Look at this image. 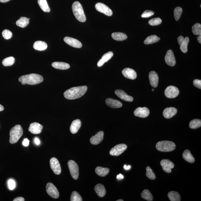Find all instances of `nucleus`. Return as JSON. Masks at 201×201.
<instances>
[{
	"label": "nucleus",
	"mask_w": 201,
	"mask_h": 201,
	"mask_svg": "<svg viewBox=\"0 0 201 201\" xmlns=\"http://www.w3.org/2000/svg\"><path fill=\"white\" fill-rule=\"evenodd\" d=\"M86 86L75 87L70 88L64 93V96L66 99L72 100L78 99L84 95L87 90Z\"/></svg>",
	"instance_id": "1"
},
{
	"label": "nucleus",
	"mask_w": 201,
	"mask_h": 201,
	"mask_svg": "<svg viewBox=\"0 0 201 201\" xmlns=\"http://www.w3.org/2000/svg\"><path fill=\"white\" fill-rule=\"evenodd\" d=\"M43 78L41 75L35 73L22 76L19 78V81L22 85L27 84L35 85L39 84L43 81Z\"/></svg>",
	"instance_id": "2"
},
{
	"label": "nucleus",
	"mask_w": 201,
	"mask_h": 201,
	"mask_svg": "<svg viewBox=\"0 0 201 201\" xmlns=\"http://www.w3.org/2000/svg\"><path fill=\"white\" fill-rule=\"evenodd\" d=\"M72 9L74 15L77 20L82 22L86 21V17L83 6L79 2L76 1L73 3Z\"/></svg>",
	"instance_id": "3"
},
{
	"label": "nucleus",
	"mask_w": 201,
	"mask_h": 201,
	"mask_svg": "<svg viewBox=\"0 0 201 201\" xmlns=\"http://www.w3.org/2000/svg\"><path fill=\"white\" fill-rule=\"evenodd\" d=\"M23 131L20 125H16L11 128L10 131L9 142L14 144L18 141L21 137L23 135Z\"/></svg>",
	"instance_id": "4"
},
{
	"label": "nucleus",
	"mask_w": 201,
	"mask_h": 201,
	"mask_svg": "<svg viewBox=\"0 0 201 201\" xmlns=\"http://www.w3.org/2000/svg\"><path fill=\"white\" fill-rule=\"evenodd\" d=\"M157 150L162 152H170L174 150L176 145L172 141H159L156 145Z\"/></svg>",
	"instance_id": "5"
},
{
	"label": "nucleus",
	"mask_w": 201,
	"mask_h": 201,
	"mask_svg": "<svg viewBox=\"0 0 201 201\" xmlns=\"http://www.w3.org/2000/svg\"><path fill=\"white\" fill-rule=\"evenodd\" d=\"M70 174L74 179H78L79 176V167L76 162L73 160H70L67 163Z\"/></svg>",
	"instance_id": "6"
},
{
	"label": "nucleus",
	"mask_w": 201,
	"mask_h": 201,
	"mask_svg": "<svg viewBox=\"0 0 201 201\" xmlns=\"http://www.w3.org/2000/svg\"><path fill=\"white\" fill-rule=\"evenodd\" d=\"M46 190L47 194L54 199L58 198L59 193L58 190L52 183H48L46 186Z\"/></svg>",
	"instance_id": "7"
},
{
	"label": "nucleus",
	"mask_w": 201,
	"mask_h": 201,
	"mask_svg": "<svg viewBox=\"0 0 201 201\" xmlns=\"http://www.w3.org/2000/svg\"><path fill=\"white\" fill-rule=\"evenodd\" d=\"M180 92L178 88L176 86H170L166 88L165 91V95L167 98L173 99L179 95Z\"/></svg>",
	"instance_id": "8"
},
{
	"label": "nucleus",
	"mask_w": 201,
	"mask_h": 201,
	"mask_svg": "<svg viewBox=\"0 0 201 201\" xmlns=\"http://www.w3.org/2000/svg\"><path fill=\"white\" fill-rule=\"evenodd\" d=\"M127 148V146L125 144H117L112 148L110 151V155L118 156L122 154Z\"/></svg>",
	"instance_id": "9"
},
{
	"label": "nucleus",
	"mask_w": 201,
	"mask_h": 201,
	"mask_svg": "<svg viewBox=\"0 0 201 201\" xmlns=\"http://www.w3.org/2000/svg\"><path fill=\"white\" fill-rule=\"evenodd\" d=\"M96 10L108 16L112 15V12L108 6L102 3H98L95 6Z\"/></svg>",
	"instance_id": "10"
},
{
	"label": "nucleus",
	"mask_w": 201,
	"mask_h": 201,
	"mask_svg": "<svg viewBox=\"0 0 201 201\" xmlns=\"http://www.w3.org/2000/svg\"><path fill=\"white\" fill-rule=\"evenodd\" d=\"M51 170L56 175H59L61 173V168L59 160L56 157H52L50 161Z\"/></svg>",
	"instance_id": "11"
},
{
	"label": "nucleus",
	"mask_w": 201,
	"mask_h": 201,
	"mask_svg": "<svg viewBox=\"0 0 201 201\" xmlns=\"http://www.w3.org/2000/svg\"><path fill=\"white\" fill-rule=\"evenodd\" d=\"M160 164L164 171L167 173H170L172 171V169L174 168V164L173 162L169 160L164 159L160 161Z\"/></svg>",
	"instance_id": "12"
},
{
	"label": "nucleus",
	"mask_w": 201,
	"mask_h": 201,
	"mask_svg": "<svg viewBox=\"0 0 201 201\" xmlns=\"http://www.w3.org/2000/svg\"><path fill=\"white\" fill-rule=\"evenodd\" d=\"M165 60L166 63L171 66H173L176 64V60L173 51L169 50L165 55Z\"/></svg>",
	"instance_id": "13"
},
{
	"label": "nucleus",
	"mask_w": 201,
	"mask_h": 201,
	"mask_svg": "<svg viewBox=\"0 0 201 201\" xmlns=\"http://www.w3.org/2000/svg\"><path fill=\"white\" fill-rule=\"evenodd\" d=\"M150 113L149 109L147 108L138 107L134 111V114L136 116L145 118L148 116Z\"/></svg>",
	"instance_id": "14"
},
{
	"label": "nucleus",
	"mask_w": 201,
	"mask_h": 201,
	"mask_svg": "<svg viewBox=\"0 0 201 201\" xmlns=\"http://www.w3.org/2000/svg\"><path fill=\"white\" fill-rule=\"evenodd\" d=\"M43 128L42 125L37 122L31 124L28 131L33 134H39L41 133Z\"/></svg>",
	"instance_id": "15"
},
{
	"label": "nucleus",
	"mask_w": 201,
	"mask_h": 201,
	"mask_svg": "<svg viewBox=\"0 0 201 201\" xmlns=\"http://www.w3.org/2000/svg\"><path fill=\"white\" fill-rule=\"evenodd\" d=\"M64 41L67 44L73 47L80 48L82 47V44L79 40L72 37H66L64 38Z\"/></svg>",
	"instance_id": "16"
},
{
	"label": "nucleus",
	"mask_w": 201,
	"mask_h": 201,
	"mask_svg": "<svg viewBox=\"0 0 201 201\" xmlns=\"http://www.w3.org/2000/svg\"><path fill=\"white\" fill-rule=\"evenodd\" d=\"M104 133L102 131H99L96 133L95 135L92 136L91 138L90 141L91 144L96 145L102 142L104 139Z\"/></svg>",
	"instance_id": "17"
},
{
	"label": "nucleus",
	"mask_w": 201,
	"mask_h": 201,
	"mask_svg": "<svg viewBox=\"0 0 201 201\" xmlns=\"http://www.w3.org/2000/svg\"><path fill=\"white\" fill-rule=\"evenodd\" d=\"M122 73L125 78L134 80L137 77L136 72L133 69L126 68L122 70Z\"/></svg>",
	"instance_id": "18"
},
{
	"label": "nucleus",
	"mask_w": 201,
	"mask_h": 201,
	"mask_svg": "<svg viewBox=\"0 0 201 201\" xmlns=\"http://www.w3.org/2000/svg\"><path fill=\"white\" fill-rule=\"evenodd\" d=\"M116 95L124 101L132 102L133 100V98L131 96L128 95L125 92L122 90L117 89L115 92Z\"/></svg>",
	"instance_id": "19"
},
{
	"label": "nucleus",
	"mask_w": 201,
	"mask_h": 201,
	"mask_svg": "<svg viewBox=\"0 0 201 201\" xmlns=\"http://www.w3.org/2000/svg\"><path fill=\"white\" fill-rule=\"evenodd\" d=\"M149 77L151 86L154 88L157 87L159 81V77L157 73L152 71L149 73Z\"/></svg>",
	"instance_id": "20"
},
{
	"label": "nucleus",
	"mask_w": 201,
	"mask_h": 201,
	"mask_svg": "<svg viewBox=\"0 0 201 201\" xmlns=\"http://www.w3.org/2000/svg\"><path fill=\"white\" fill-rule=\"evenodd\" d=\"M177 112V109L174 107L167 108L163 111V115L165 118H170L176 115Z\"/></svg>",
	"instance_id": "21"
},
{
	"label": "nucleus",
	"mask_w": 201,
	"mask_h": 201,
	"mask_svg": "<svg viewBox=\"0 0 201 201\" xmlns=\"http://www.w3.org/2000/svg\"><path fill=\"white\" fill-rule=\"evenodd\" d=\"M105 102L108 106L112 108H119L122 106V103L120 101L110 98L106 99Z\"/></svg>",
	"instance_id": "22"
},
{
	"label": "nucleus",
	"mask_w": 201,
	"mask_h": 201,
	"mask_svg": "<svg viewBox=\"0 0 201 201\" xmlns=\"http://www.w3.org/2000/svg\"><path fill=\"white\" fill-rule=\"evenodd\" d=\"M113 56V53L112 51H109V52L104 54L98 62L97 65L99 67L102 66L105 63L110 60Z\"/></svg>",
	"instance_id": "23"
},
{
	"label": "nucleus",
	"mask_w": 201,
	"mask_h": 201,
	"mask_svg": "<svg viewBox=\"0 0 201 201\" xmlns=\"http://www.w3.org/2000/svg\"><path fill=\"white\" fill-rule=\"evenodd\" d=\"M81 126V122L79 119L74 120L72 122L70 126V131L72 134H75L78 132Z\"/></svg>",
	"instance_id": "24"
},
{
	"label": "nucleus",
	"mask_w": 201,
	"mask_h": 201,
	"mask_svg": "<svg viewBox=\"0 0 201 201\" xmlns=\"http://www.w3.org/2000/svg\"><path fill=\"white\" fill-rule=\"evenodd\" d=\"M94 190L99 197H103L105 195L106 191L104 185L101 184L96 185L95 186Z\"/></svg>",
	"instance_id": "25"
},
{
	"label": "nucleus",
	"mask_w": 201,
	"mask_h": 201,
	"mask_svg": "<svg viewBox=\"0 0 201 201\" xmlns=\"http://www.w3.org/2000/svg\"><path fill=\"white\" fill-rule=\"evenodd\" d=\"M54 68L60 70H66L70 68L69 64L63 62H54L51 64Z\"/></svg>",
	"instance_id": "26"
},
{
	"label": "nucleus",
	"mask_w": 201,
	"mask_h": 201,
	"mask_svg": "<svg viewBox=\"0 0 201 201\" xmlns=\"http://www.w3.org/2000/svg\"><path fill=\"white\" fill-rule=\"evenodd\" d=\"M47 47V45L44 41H38L34 43L33 48L36 50L43 51L45 50Z\"/></svg>",
	"instance_id": "27"
},
{
	"label": "nucleus",
	"mask_w": 201,
	"mask_h": 201,
	"mask_svg": "<svg viewBox=\"0 0 201 201\" xmlns=\"http://www.w3.org/2000/svg\"><path fill=\"white\" fill-rule=\"evenodd\" d=\"M183 157L185 160L189 163H193L195 162L194 157L191 154L190 151L188 149H186L183 152Z\"/></svg>",
	"instance_id": "28"
},
{
	"label": "nucleus",
	"mask_w": 201,
	"mask_h": 201,
	"mask_svg": "<svg viewBox=\"0 0 201 201\" xmlns=\"http://www.w3.org/2000/svg\"><path fill=\"white\" fill-rule=\"evenodd\" d=\"M112 36L114 40L117 41H123L128 38V36L125 34L120 32L112 33Z\"/></svg>",
	"instance_id": "29"
},
{
	"label": "nucleus",
	"mask_w": 201,
	"mask_h": 201,
	"mask_svg": "<svg viewBox=\"0 0 201 201\" xmlns=\"http://www.w3.org/2000/svg\"><path fill=\"white\" fill-rule=\"evenodd\" d=\"M95 172L98 176L100 177H105L108 174L110 170L107 168H103L100 167H96Z\"/></svg>",
	"instance_id": "30"
},
{
	"label": "nucleus",
	"mask_w": 201,
	"mask_h": 201,
	"mask_svg": "<svg viewBox=\"0 0 201 201\" xmlns=\"http://www.w3.org/2000/svg\"><path fill=\"white\" fill-rule=\"evenodd\" d=\"M168 196L171 201H180L181 196L179 193L177 191H172L168 193Z\"/></svg>",
	"instance_id": "31"
},
{
	"label": "nucleus",
	"mask_w": 201,
	"mask_h": 201,
	"mask_svg": "<svg viewBox=\"0 0 201 201\" xmlns=\"http://www.w3.org/2000/svg\"><path fill=\"white\" fill-rule=\"evenodd\" d=\"M160 38L156 35H152L148 37L144 40V43L145 44H151L160 41Z\"/></svg>",
	"instance_id": "32"
},
{
	"label": "nucleus",
	"mask_w": 201,
	"mask_h": 201,
	"mask_svg": "<svg viewBox=\"0 0 201 201\" xmlns=\"http://www.w3.org/2000/svg\"><path fill=\"white\" fill-rule=\"evenodd\" d=\"M29 23V20L28 18L25 17H21L17 21L16 24L19 27L24 28L27 27Z\"/></svg>",
	"instance_id": "33"
},
{
	"label": "nucleus",
	"mask_w": 201,
	"mask_h": 201,
	"mask_svg": "<svg viewBox=\"0 0 201 201\" xmlns=\"http://www.w3.org/2000/svg\"><path fill=\"white\" fill-rule=\"evenodd\" d=\"M38 3L40 7L43 11L46 12H49L50 9L46 0H38Z\"/></svg>",
	"instance_id": "34"
},
{
	"label": "nucleus",
	"mask_w": 201,
	"mask_h": 201,
	"mask_svg": "<svg viewBox=\"0 0 201 201\" xmlns=\"http://www.w3.org/2000/svg\"><path fill=\"white\" fill-rule=\"evenodd\" d=\"M141 196L143 199L148 201L153 200V197L148 190L145 189L141 193Z\"/></svg>",
	"instance_id": "35"
},
{
	"label": "nucleus",
	"mask_w": 201,
	"mask_h": 201,
	"mask_svg": "<svg viewBox=\"0 0 201 201\" xmlns=\"http://www.w3.org/2000/svg\"><path fill=\"white\" fill-rule=\"evenodd\" d=\"M201 126V120L198 119H195L191 120L190 122L189 127L192 129H196Z\"/></svg>",
	"instance_id": "36"
},
{
	"label": "nucleus",
	"mask_w": 201,
	"mask_h": 201,
	"mask_svg": "<svg viewBox=\"0 0 201 201\" xmlns=\"http://www.w3.org/2000/svg\"><path fill=\"white\" fill-rule=\"evenodd\" d=\"M15 61V59L14 57H8L3 60L2 64L5 66H9L13 65Z\"/></svg>",
	"instance_id": "37"
},
{
	"label": "nucleus",
	"mask_w": 201,
	"mask_h": 201,
	"mask_svg": "<svg viewBox=\"0 0 201 201\" xmlns=\"http://www.w3.org/2000/svg\"><path fill=\"white\" fill-rule=\"evenodd\" d=\"M146 176L149 179L154 180L156 179V176L155 173L151 168L150 167H147L146 168Z\"/></svg>",
	"instance_id": "38"
},
{
	"label": "nucleus",
	"mask_w": 201,
	"mask_h": 201,
	"mask_svg": "<svg viewBox=\"0 0 201 201\" xmlns=\"http://www.w3.org/2000/svg\"><path fill=\"white\" fill-rule=\"evenodd\" d=\"M189 38L188 37H186L184 38V41L180 45L181 50L182 51L183 53H186L188 51V45L189 44Z\"/></svg>",
	"instance_id": "39"
},
{
	"label": "nucleus",
	"mask_w": 201,
	"mask_h": 201,
	"mask_svg": "<svg viewBox=\"0 0 201 201\" xmlns=\"http://www.w3.org/2000/svg\"><path fill=\"white\" fill-rule=\"evenodd\" d=\"M192 32L195 35H201V25L199 23H196L192 27Z\"/></svg>",
	"instance_id": "40"
},
{
	"label": "nucleus",
	"mask_w": 201,
	"mask_h": 201,
	"mask_svg": "<svg viewBox=\"0 0 201 201\" xmlns=\"http://www.w3.org/2000/svg\"><path fill=\"white\" fill-rule=\"evenodd\" d=\"M83 200L81 196L77 191H73L72 192L70 197L71 201H82Z\"/></svg>",
	"instance_id": "41"
},
{
	"label": "nucleus",
	"mask_w": 201,
	"mask_h": 201,
	"mask_svg": "<svg viewBox=\"0 0 201 201\" xmlns=\"http://www.w3.org/2000/svg\"><path fill=\"white\" fill-rule=\"evenodd\" d=\"M183 12V9L180 7H177L174 11V15L175 20L177 21L180 18Z\"/></svg>",
	"instance_id": "42"
},
{
	"label": "nucleus",
	"mask_w": 201,
	"mask_h": 201,
	"mask_svg": "<svg viewBox=\"0 0 201 201\" xmlns=\"http://www.w3.org/2000/svg\"><path fill=\"white\" fill-rule=\"evenodd\" d=\"M162 20L159 18H156L151 19L149 21V25L152 26H156L162 23Z\"/></svg>",
	"instance_id": "43"
},
{
	"label": "nucleus",
	"mask_w": 201,
	"mask_h": 201,
	"mask_svg": "<svg viewBox=\"0 0 201 201\" xmlns=\"http://www.w3.org/2000/svg\"><path fill=\"white\" fill-rule=\"evenodd\" d=\"M2 35L5 39L9 40L12 37V34L10 31L8 30H5L3 31Z\"/></svg>",
	"instance_id": "44"
},
{
	"label": "nucleus",
	"mask_w": 201,
	"mask_h": 201,
	"mask_svg": "<svg viewBox=\"0 0 201 201\" xmlns=\"http://www.w3.org/2000/svg\"><path fill=\"white\" fill-rule=\"evenodd\" d=\"M154 12L153 11L151 10H146L143 13L141 17L142 18H148L154 15Z\"/></svg>",
	"instance_id": "45"
},
{
	"label": "nucleus",
	"mask_w": 201,
	"mask_h": 201,
	"mask_svg": "<svg viewBox=\"0 0 201 201\" xmlns=\"http://www.w3.org/2000/svg\"><path fill=\"white\" fill-rule=\"evenodd\" d=\"M8 184L9 190H12L15 189L16 186V184L15 181L13 180H9L8 181Z\"/></svg>",
	"instance_id": "46"
},
{
	"label": "nucleus",
	"mask_w": 201,
	"mask_h": 201,
	"mask_svg": "<svg viewBox=\"0 0 201 201\" xmlns=\"http://www.w3.org/2000/svg\"><path fill=\"white\" fill-rule=\"evenodd\" d=\"M194 86L199 89H201V80L199 79H195L193 81Z\"/></svg>",
	"instance_id": "47"
},
{
	"label": "nucleus",
	"mask_w": 201,
	"mask_h": 201,
	"mask_svg": "<svg viewBox=\"0 0 201 201\" xmlns=\"http://www.w3.org/2000/svg\"><path fill=\"white\" fill-rule=\"evenodd\" d=\"M184 37L182 36V35L178 37V42L180 45H181L182 44V43L183 42V41H184Z\"/></svg>",
	"instance_id": "48"
},
{
	"label": "nucleus",
	"mask_w": 201,
	"mask_h": 201,
	"mask_svg": "<svg viewBox=\"0 0 201 201\" xmlns=\"http://www.w3.org/2000/svg\"><path fill=\"white\" fill-rule=\"evenodd\" d=\"M30 141L28 139H25L22 142V144L24 146L27 147L29 145Z\"/></svg>",
	"instance_id": "49"
},
{
	"label": "nucleus",
	"mask_w": 201,
	"mask_h": 201,
	"mask_svg": "<svg viewBox=\"0 0 201 201\" xmlns=\"http://www.w3.org/2000/svg\"><path fill=\"white\" fill-rule=\"evenodd\" d=\"M24 199L23 197H21L16 198L15 199L13 200V201H24Z\"/></svg>",
	"instance_id": "50"
},
{
	"label": "nucleus",
	"mask_w": 201,
	"mask_h": 201,
	"mask_svg": "<svg viewBox=\"0 0 201 201\" xmlns=\"http://www.w3.org/2000/svg\"><path fill=\"white\" fill-rule=\"evenodd\" d=\"M124 176L122 174H120L119 175H117V178L118 180H122L123 179Z\"/></svg>",
	"instance_id": "51"
},
{
	"label": "nucleus",
	"mask_w": 201,
	"mask_h": 201,
	"mask_svg": "<svg viewBox=\"0 0 201 201\" xmlns=\"http://www.w3.org/2000/svg\"><path fill=\"white\" fill-rule=\"evenodd\" d=\"M34 141L35 144H36L37 145H39L40 144V140L38 139V138H35Z\"/></svg>",
	"instance_id": "52"
},
{
	"label": "nucleus",
	"mask_w": 201,
	"mask_h": 201,
	"mask_svg": "<svg viewBox=\"0 0 201 201\" xmlns=\"http://www.w3.org/2000/svg\"><path fill=\"white\" fill-rule=\"evenodd\" d=\"M124 168L126 170H129L131 168V166H130V165H128V166H127L126 165H125L124 166Z\"/></svg>",
	"instance_id": "53"
},
{
	"label": "nucleus",
	"mask_w": 201,
	"mask_h": 201,
	"mask_svg": "<svg viewBox=\"0 0 201 201\" xmlns=\"http://www.w3.org/2000/svg\"><path fill=\"white\" fill-rule=\"evenodd\" d=\"M197 39L199 43L200 44H201V35H199L198 37H197Z\"/></svg>",
	"instance_id": "54"
},
{
	"label": "nucleus",
	"mask_w": 201,
	"mask_h": 201,
	"mask_svg": "<svg viewBox=\"0 0 201 201\" xmlns=\"http://www.w3.org/2000/svg\"><path fill=\"white\" fill-rule=\"evenodd\" d=\"M4 108L3 106L0 104V112H2L4 110Z\"/></svg>",
	"instance_id": "55"
},
{
	"label": "nucleus",
	"mask_w": 201,
	"mask_h": 201,
	"mask_svg": "<svg viewBox=\"0 0 201 201\" xmlns=\"http://www.w3.org/2000/svg\"><path fill=\"white\" fill-rule=\"evenodd\" d=\"M10 1V0H0V2L2 3H5L8 2Z\"/></svg>",
	"instance_id": "56"
},
{
	"label": "nucleus",
	"mask_w": 201,
	"mask_h": 201,
	"mask_svg": "<svg viewBox=\"0 0 201 201\" xmlns=\"http://www.w3.org/2000/svg\"><path fill=\"white\" fill-rule=\"evenodd\" d=\"M117 201H123L122 199H119V200H117Z\"/></svg>",
	"instance_id": "57"
},
{
	"label": "nucleus",
	"mask_w": 201,
	"mask_h": 201,
	"mask_svg": "<svg viewBox=\"0 0 201 201\" xmlns=\"http://www.w3.org/2000/svg\"><path fill=\"white\" fill-rule=\"evenodd\" d=\"M152 91H154V89H152Z\"/></svg>",
	"instance_id": "58"
}]
</instances>
